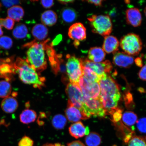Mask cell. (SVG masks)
I'll return each instance as SVG.
<instances>
[{
	"mask_svg": "<svg viewBox=\"0 0 146 146\" xmlns=\"http://www.w3.org/2000/svg\"><path fill=\"white\" fill-rule=\"evenodd\" d=\"M11 86L9 82L0 81V98L8 97L11 93Z\"/></svg>",
	"mask_w": 146,
	"mask_h": 146,
	"instance_id": "29",
	"label": "cell"
},
{
	"mask_svg": "<svg viewBox=\"0 0 146 146\" xmlns=\"http://www.w3.org/2000/svg\"><path fill=\"white\" fill-rule=\"evenodd\" d=\"M137 119L136 114L132 111H126L122 115V120L123 123L129 127H133Z\"/></svg>",
	"mask_w": 146,
	"mask_h": 146,
	"instance_id": "25",
	"label": "cell"
},
{
	"mask_svg": "<svg viewBox=\"0 0 146 146\" xmlns=\"http://www.w3.org/2000/svg\"><path fill=\"white\" fill-rule=\"evenodd\" d=\"M41 20L43 25L52 26L55 24L57 21V16L52 10L45 11L41 15Z\"/></svg>",
	"mask_w": 146,
	"mask_h": 146,
	"instance_id": "22",
	"label": "cell"
},
{
	"mask_svg": "<svg viewBox=\"0 0 146 146\" xmlns=\"http://www.w3.org/2000/svg\"><path fill=\"white\" fill-rule=\"evenodd\" d=\"M134 58L123 52L117 51L113 53V62L114 65L124 68H129L134 63Z\"/></svg>",
	"mask_w": 146,
	"mask_h": 146,
	"instance_id": "12",
	"label": "cell"
},
{
	"mask_svg": "<svg viewBox=\"0 0 146 146\" xmlns=\"http://www.w3.org/2000/svg\"><path fill=\"white\" fill-rule=\"evenodd\" d=\"M69 133L73 137L78 139L89 134L88 127H85L81 121L72 124L69 128Z\"/></svg>",
	"mask_w": 146,
	"mask_h": 146,
	"instance_id": "16",
	"label": "cell"
},
{
	"mask_svg": "<svg viewBox=\"0 0 146 146\" xmlns=\"http://www.w3.org/2000/svg\"><path fill=\"white\" fill-rule=\"evenodd\" d=\"M145 59H146V57H145Z\"/></svg>",
	"mask_w": 146,
	"mask_h": 146,
	"instance_id": "51",
	"label": "cell"
},
{
	"mask_svg": "<svg viewBox=\"0 0 146 146\" xmlns=\"http://www.w3.org/2000/svg\"><path fill=\"white\" fill-rule=\"evenodd\" d=\"M127 146H146V142L141 137L133 136L128 142Z\"/></svg>",
	"mask_w": 146,
	"mask_h": 146,
	"instance_id": "32",
	"label": "cell"
},
{
	"mask_svg": "<svg viewBox=\"0 0 146 146\" xmlns=\"http://www.w3.org/2000/svg\"><path fill=\"white\" fill-rule=\"evenodd\" d=\"M78 85L84 97L100 100V88L99 83H91L83 76L80 79Z\"/></svg>",
	"mask_w": 146,
	"mask_h": 146,
	"instance_id": "9",
	"label": "cell"
},
{
	"mask_svg": "<svg viewBox=\"0 0 146 146\" xmlns=\"http://www.w3.org/2000/svg\"><path fill=\"white\" fill-rule=\"evenodd\" d=\"M18 106L17 100L12 97L9 96L5 98L1 103L2 109L7 113H11L15 112Z\"/></svg>",
	"mask_w": 146,
	"mask_h": 146,
	"instance_id": "19",
	"label": "cell"
},
{
	"mask_svg": "<svg viewBox=\"0 0 146 146\" xmlns=\"http://www.w3.org/2000/svg\"><path fill=\"white\" fill-rule=\"evenodd\" d=\"M135 63L138 66L141 67L143 66V61L141 57H138L135 60Z\"/></svg>",
	"mask_w": 146,
	"mask_h": 146,
	"instance_id": "42",
	"label": "cell"
},
{
	"mask_svg": "<svg viewBox=\"0 0 146 146\" xmlns=\"http://www.w3.org/2000/svg\"><path fill=\"white\" fill-rule=\"evenodd\" d=\"M12 60L11 58L1 60L0 65V78H5L8 82L11 80L13 74L16 73Z\"/></svg>",
	"mask_w": 146,
	"mask_h": 146,
	"instance_id": "13",
	"label": "cell"
},
{
	"mask_svg": "<svg viewBox=\"0 0 146 146\" xmlns=\"http://www.w3.org/2000/svg\"><path fill=\"white\" fill-rule=\"evenodd\" d=\"M144 13H145V15L146 16V7L145 9V10H144Z\"/></svg>",
	"mask_w": 146,
	"mask_h": 146,
	"instance_id": "47",
	"label": "cell"
},
{
	"mask_svg": "<svg viewBox=\"0 0 146 146\" xmlns=\"http://www.w3.org/2000/svg\"><path fill=\"white\" fill-rule=\"evenodd\" d=\"M67 123V119L64 116L58 114L55 115L52 120V124L55 128L62 129L65 127Z\"/></svg>",
	"mask_w": 146,
	"mask_h": 146,
	"instance_id": "28",
	"label": "cell"
},
{
	"mask_svg": "<svg viewBox=\"0 0 146 146\" xmlns=\"http://www.w3.org/2000/svg\"><path fill=\"white\" fill-rule=\"evenodd\" d=\"M66 68L70 83L78 84L80 79L83 76V67L81 59L74 55L67 54Z\"/></svg>",
	"mask_w": 146,
	"mask_h": 146,
	"instance_id": "5",
	"label": "cell"
},
{
	"mask_svg": "<svg viewBox=\"0 0 146 146\" xmlns=\"http://www.w3.org/2000/svg\"><path fill=\"white\" fill-rule=\"evenodd\" d=\"M41 3L42 5L45 8H50L54 4L53 1H41Z\"/></svg>",
	"mask_w": 146,
	"mask_h": 146,
	"instance_id": "39",
	"label": "cell"
},
{
	"mask_svg": "<svg viewBox=\"0 0 146 146\" xmlns=\"http://www.w3.org/2000/svg\"><path fill=\"white\" fill-rule=\"evenodd\" d=\"M83 76L91 83H99L100 78L96 73L87 67H83Z\"/></svg>",
	"mask_w": 146,
	"mask_h": 146,
	"instance_id": "30",
	"label": "cell"
},
{
	"mask_svg": "<svg viewBox=\"0 0 146 146\" xmlns=\"http://www.w3.org/2000/svg\"><path fill=\"white\" fill-rule=\"evenodd\" d=\"M28 33V29L26 25L23 24H20L14 29L12 34L16 39H22L27 37Z\"/></svg>",
	"mask_w": 146,
	"mask_h": 146,
	"instance_id": "26",
	"label": "cell"
},
{
	"mask_svg": "<svg viewBox=\"0 0 146 146\" xmlns=\"http://www.w3.org/2000/svg\"><path fill=\"white\" fill-rule=\"evenodd\" d=\"M3 34V32L2 30L1 27L0 26V36H2Z\"/></svg>",
	"mask_w": 146,
	"mask_h": 146,
	"instance_id": "45",
	"label": "cell"
},
{
	"mask_svg": "<svg viewBox=\"0 0 146 146\" xmlns=\"http://www.w3.org/2000/svg\"><path fill=\"white\" fill-rule=\"evenodd\" d=\"M1 3H0V9H1Z\"/></svg>",
	"mask_w": 146,
	"mask_h": 146,
	"instance_id": "48",
	"label": "cell"
},
{
	"mask_svg": "<svg viewBox=\"0 0 146 146\" xmlns=\"http://www.w3.org/2000/svg\"><path fill=\"white\" fill-rule=\"evenodd\" d=\"M14 67L16 73L24 83L32 85L35 88L39 89L44 86L45 78L41 76L26 60L17 58L14 62Z\"/></svg>",
	"mask_w": 146,
	"mask_h": 146,
	"instance_id": "2",
	"label": "cell"
},
{
	"mask_svg": "<svg viewBox=\"0 0 146 146\" xmlns=\"http://www.w3.org/2000/svg\"></svg>",
	"mask_w": 146,
	"mask_h": 146,
	"instance_id": "52",
	"label": "cell"
},
{
	"mask_svg": "<svg viewBox=\"0 0 146 146\" xmlns=\"http://www.w3.org/2000/svg\"><path fill=\"white\" fill-rule=\"evenodd\" d=\"M37 117L35 111L32 110L25 109L20 115V121L24 124H27L35 121Z\"/></svg>",
	"mask_w": 146,
	"mask_h": 146,
	"instance_id": "24",
	"label": "cell"
},
{
	"mask_svg": "<svg viewBox=\"0 0 146 146\" xmlns=\"http://www.w3.org/2000/svg\"><path fill=\"white\" fill-rule=\"evenodd\" d=\"M86 1L89 3L94 4L96 6L100 7L102 5V3L103 1L102 0H97V1Z\"/></svg>",
	"mask_w": 146,
	"mask_h": 146,
	"instance_id": "41",
	"label": "cell"
},
{
	"mask_svg": "<svg viewBox=\"0 0 146 146\" xmlns=\"http://www.w3.org/2000/svg\"><path fill=\"white\" fill-rule=\"evenodd\" d=\"M101 141L100 135L96 132L89 133L85 139V143L87 146H99Z\"/></svg>",
	"mask_w": 146,
	"mask_h": 146,
	"instance_id": "27",
	"label": "cell"
},
{
	"mask_svg": "<svg viewBox=\"0 0 146 146\" xmlns=\"http://www.w3.org/2000/svg\"><path fill=\"white\" fill-rule=\"evenodd\" d=\"M13 44L11 38L7 36H3L0 37V47L5 50L10 49Z\"/></svg>",
	"mask_w": 146,
	"mask_h": 146,
	"instance_id": "31",
	"label": "cell"
},
{
	"mask_svg": "<svg viewBox=\"0 0 146 146\" xmlns=\"http://www.w3.org/2000/svg\"><path fill=\"white\" fill-rule=\"evenodd\" d=\"M106 53L101 47H91L88 52V60L94 63H100L105 59Z\"/></svg>",
	"mask_w": 146,
	"mask_h": 146,
	"instance_id": "18",
	"label": "cell"
},
{
	"mask_svg": "<svg viewBox=\"0 0 146 146\" xmlns=\"http://www.w3.org/2000/svg\"><path fill=\"white\" fill-rule=\"evenodd\" d=\"M112 116V121L116 123L119 122L122 117V111L121 109L118 108L111 115Z\"/></svg>",
	"mask_w": 146,
	"mask_h": 146,
	"instance_id": "36",
	"label": "cell"
},
{
	"mask_svg": "<svg viewBox=\"0 0 146 146\" xmlns=\"http://www.w3.org/2000/svg\"><path fill=\"white\" fill-rule=\"evenodd\" d=\"M49 41L48 39L42 42L33 41L24 46L29 48L27 51L26 61L39 74L47 68L45 51L46 45Z\"/></svg>",
	"mask_w": 146,
	"mask_h": 146,
	"instance_id": "3",
	"label": "cell"
},
{
	"mask_svg": "<svg viewBox=\"0 0 146 146\" xmlns=\"http://www.w3.org/2000/svg\"><path fill=\"white\" fill-rule=\"evenodd\" d=\"M67 146H86L83 143L80 141H74L67 144Z\"/></svg>",
	"mask_w": 146,
	"mask_h": 146,
	"instance_id": "40",
	"label": "cell"
},
{
	"mask_svg": "<svg viewBox=\"0 0 146 146\" xmlns=\"http://www.w3.org/2000/svg\"><path fill=\"white\" fill-rule=\"evenodd\" d=\"M1 4L6 8H11L14 5H16L21 3L20 1H2Z\"/></svg>",
	"mask_w": 146,
	"mask_h": 146,
	"instance_id": "37",
	"label": "cell"
},
{
	"mask_svg": "<svg viewBox=\"0 0 146 146\" xmlns=\"http://www.w3.org/2000/svg\"><path fill=\"white\" fill-rule=\"evenodd\" d=\"M61 17L62 21L66 24H70L74 22L77 17V14L74 9L65 8L61 11Z\"/></svg>",
	"mask_w": 146,
	"mask_h": 146,
	"instance_id": "23",
	"label": "cell"
},
{
	"mask_svg": "<svg viewBox=\"0 0 146 146\" xmlns=\"http://www.w3.org/2000/svg\"><path fill=\"white\" fill-rule=\"evenodd\" d=\"M84 108L85 112L89 118L91 115L105 117L106 112L100 100L87 98L84 97Z\"/></svg>",
	"mask_w": 146,
	"mask_h": 146,
	"instance_id": "8",
	"label": "cell"
},
{
	"mask_svg": "<svg viewBox=\"0 0 146 146\" xmlns=\"http://www.w3.org/2000/svg\"><path fill=\"white\" fill-rule=\"evenodd\" d=\"M65 92L68 97V101L87 116L84 109V96L79 85L69 83L67 85Z\"/></svg>",
	"mask_w": 146,
	"mask_h": 146,
	"instance_id": "7",
	"label": "cell"
},
{
	"mask_svg": "<svg viewBox=\"0 0 146 146\" xmlns=\"http://www.w3.org/2000/svg\"><path fill=\"white\" fill-rule=\"evenodd\" d=\"M34 141L29 137L25 136L20 140L18 146H33Z\"/></svg>",
	"mask_w": 146,
	"mask_h": 146,
	"instance_id": "35",
	"label": "cell"
},
{
	"mask_svg": "<svg viewBox=\"0 0 146 146\" xmlns=\"http://www.w3.org/2000/svg\"><path fill=\"white\" fill-rule=\"evenodd\" d=\"M48 29L45 25L41 24H36L33 27L32 34L36 40L43 41L47 37L48 35Z\"/></svg>",
	"mask_w": 146,
	"mask_h": 146,
	"instance_id": "20",
	"label": "cell"
},
{
	"mask_svg": "<svg viewBox=\"0 0 146 146\" xmlns=\"http://www.w3.org/2000/svg\"><path fill=\"white\" fill-rule=\"evenodd\" d=\"M68 35L71 39L74 40L76 47L80 44V41L84 40L86 38V29L81 23L74 24L69 28Z\"/></svg>",
	"mask_w": 146,
	"mask_h": 146,
	"instance_id": "11",
	"label": "cell"
},
{
	"mask_svg": "<svg viewBox=\"0 0 146 146\" xmlns=\"http://www.w3.org/2000/svg\"><path fill=\"white\" fill-rule=\"evenodd\" d=\"M24 13L23 8L18 5L11 7L7 11L8 17L17 22L21 21L24 15Z\"/></svg>",
	"mask_w": 146,
	"mask_h": 146,
	"instance_id": "21",
	"label": "cell"
},
{
	"mask_svg": "<svg viewBox=\"0 0 146 146\" xmlns=\"http://www.w3.org/2000/svg\"><path fill=\"white\" fill-rule=\"evenodd\" d=\"M100 100L107 115H111L117 109L121 95L117 83L108 74L100 78Z\"/></svg>",
	"mask_w": 146,
	"mask_h": 146,
	"instance_id": "1",
	"label": "cell"
},
{
	"mask_svg": "<svg viewBox=\"0 0 146 146\" xmlns=\"http://www.w3.org/2000/svg\"><path fill=\"white\" fill-rule=\"evenodd\" d=\"M60 3L63 5H67L68 3L74 2V1H58Z\"/></svg>",
	"mask_w": 146,
	"mask_h": 146,
	"instance_id": "43",
	"label": "cell"
},
{
	"mask_svg": "<svg viewBox=\"0 0 146 146\" xmlns=\"http://www.w3.org/2000/svg\"><path fill=\"white\" fill-rule=\"evenodd\" d=\"M119 42L117 38L112 35L105 37L103 45V49L107 54L114 53L118 50Z\"/></svg>",
	"mask_w": 146,
	"mask_h": 146,
	"instance_id": "17",
	"label": "cell"
},
{
	"mask_svg": "<svg viewBox=\"0 0 146 146\" xmlns=\"http://www.w3.org/2000/svg\"><path fill=\"white\" fill-rule=\"evenodd\" d=\"M1 59H0V65H1Z\"/></svg>",
	"mask_w": 146,
	"mask_h": 146,
	"instance_id": "49",
	"label": "cell"
},
{
	"mask_svg": "<svg viewBox=\"0 0 146 146\" xmlns=\"http://www.w3.org/2000/svg\"><path fill=\"white\" fill-rule=\"evenodd\" d=\"M92 31L104 36L109 35L112 30V24L108 15H93L88 18Z\"/></svg>",
	"mask_w": 146,
	"mask_h": 146,
	"instance_id": "4",
	"label": "cell"
},
{
	"mask_svg": "<svg viewBox=\"0 0 146 146\" xmlns=\"http://www.w3.org/2000/svg\"><path fill=\"white\" fill-rule=\"evenodd\" d=\"M137 127L140 133H146V118L140 119L137 123Z\"/></svg>",
	"mask_w": 146,
	"mask_h": 146,
	"instance_id": "34",
	"label": "cell"
},
{
	"mask_svg": "<svg viewBox=\"0 0 146 146\" xmlns=\"http://www.w3.org/2000/svg\"><path fill=\"white\" fill-rule=\"evenodd\" d=\"M14 24V21L10 18L7 17L5 19L0 18V26L3 27L7 30H12Z\"/></svg>",
	"mask_w": 146,
	"mask_h": 146,
	"instance_id": "33",
	"label": "cell"
},
{
	"mask_svg": "<svg viewBox=\"0 0 146 146\" xmlns=\"http://www.w3.org/2000/svg\"><path fill=\"white\" fill-rule=\"evenodd\" d=\"M139 77L144 81H146V64L140 69L138 73Z\"/></svg>",
	"mask_w": 146,
	"mask_h": 146,
	"instance_id": "38",
	"label": "cell"
},
{
	"mask_svg": "<svg viewBox=\"0 0 146 146\" xmlns=\"http://www.w3.org/2000/svg\"><path fill=\"white\" fill-rule=\"evenodd\" d=\"M116 146L115 145H114V146Z\"/></svg>",
	"mask_w": 146,
	"mask_h": 146,
	"instance_id": "50",
	"label": "cell"
},
{
	"mask_svg": "<svg viewBox=\"0 0 146 146\" xmlns=\"http://www.w3.org/2000/svg\"><path fill=\"white\" fill-rule=\"evenodd\" d=\"M42 146H54V144L51 143H46L44 144Z\"/></svg>",
	"mask_w": 146,
	"mask_h": 146,
	"instance_id": "44",
	"label": "cell"
},
{
	"mask_svg": "<svg viewBox=\"0 0 146 146\" xmlns=\"http://www.w3.org/2000/svg\"><path fill=\"white\" fill-rule=\"evenodd\" d=\"M54 146H64L63 145H62L61 144L59 143H56L54 144Z\"/></svg>",
	"mask_w": 146,
	"mask_h": 146,
	"instance_id": "46",
	"label": "cell"
},
{
	"mask_svg": "<svg viewBox=\"0 0 146 146\" xmlns=\"http://www.w3.org/2000/svg\"><path fill=\"white\" fill-rule=\"evenodd\" d=\"M126 18L127 23L134 27L140 26L142 23L141 14L137 8L127 9L126 11Z\"/></svg>",
	"mask_w": 146,
	"mask_h": 146,
	"instance_id": "15",
	"label": "cell"
},
{
	"mask_svg": "<svg viewBox=\"0 0 146 146\" xmlns=\"http://www.w3.org/2000/svg\"><path fill=\"white\" fill-rule=\"evenodd\" d=\"M82 65L94 72L97 75L100 79L106 74L110 73L112 70L113 66L108 60L100 63H94L87 59H81Z\"/></svg>",
	"mask_w": 146,
	"mask_h": 146,
	"instance_id": "10",
	"label": "cell"
},
{
	"mask_svg": "<svg viewBox=\"0 0 146 146\" xmlns=\"http://www.w3.org/2000/svg\"><path fill=\"white\" fill-rule=\"evenodd\" d=\"M120 45L124 52L131 56L137 55L142 47L141 38L134 33H129L123 36L120 39Z\"/></svg>",
	"mask_w": 146,
	"mask_h": 146,
	"instance_id": "6",
	"label": "cell"
},
{
	"mask_svg": "<svg viewBox=\"0 0 146 146\" xmlns=\"http://www.w3.org/2000/svg\"><path fill=\"white\" fill-rule=\"evenodd\" d=\"M65 113L69 121L71 122H78L81 119L85 120L89 118L68 100Z\"/></svg>",
	"mask_w": 146,
	"mask_h": 146,
	"instance_id": "14",
	"label": "cell"
}]
</instances>
